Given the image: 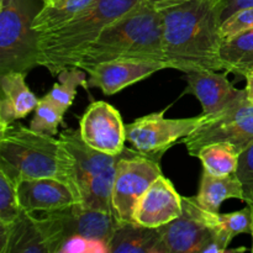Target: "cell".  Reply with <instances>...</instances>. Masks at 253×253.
Returning a JSON list of instances; mask_svg holds the SVG:
<instances>
[{
	"label": "cell",
	"instance_id": "obj_16",
	"mask_svg": "<svg viewBox=\"0 0 253 253\" xmlns=\"http://www.w3.org/2000/svg\"><path fill=\"white\" fill-rule=\"evenodd\" d=\"M64 235V241L72 236H81L93 241L103 242L108 246L120 222L115 215L89 209L79 204L56 210Z\"/></svg>",
	"mask_w": 253,
	"mask_h": 253
},
{
	"label": "cell",
	"instance_id": "obj_19",
	"mask_svg": "<svg viewBox=\"0 0 253 253\" xmlns=\"http://www.w3.org/2000/svg\"><path fill=\"white\" fill-rule=\"evenodd\" d=\"M194 199L208 211L220 214V207L225 200L239 199L244 202V187L236 173L217 177L203 170L199 192Z\"/></svg>",
	"mask_w": 253,
	"mask_h": 253
},
{
	"label": "cell",
	"instance_id": "obj_14",
	"mask_svg": "<svg viewBox=\"0 0 253 253\" xmlns=\"http://www.w3.org/2000/svg\"><path fill=\"white\" fill-rule=\"evenodd\" d=\"M166 68H169L166 62L146 59L104 62L86 71L89 76L88 85L99 88L105 95L110 96Z\"/></svg>",
	"mask_w": 253,
	"mask_h": 253
},
{
	"label": "cell",
	"instance_id": "obj_21",
	"mask_svg": "<svg viewBox=\"0 0 253 253\" xmlns=\"http://www.w3.org/2000/svg\"><path fill=\"white\" fill-rule=\"evenodd\" d=\"M94 0H56L46 2L40 9L32 22V29L37 34L51 31L81 14Z\"/></svg>",
	"mask_w": 253,
	"mask_h": 253
},
{
	"label": "cell",
	"instance_id": "obj_6",
	"mask_svg": "<svg viewBox=\"0 0 253 253\" xmlns=\"http://www.w3.org/2000/svg\"><path fill=\"white\" fill-rule=\"evenodd\" d=\"M158 230L167 253H225L232 242L220 214L205 210L194 197H183L182 214Z\"/></svg>",
	"mask_w": 253,
	"mask_h": 253
},
{
	"label": "cell",
	"instance_id": "obj_26",
	"mask_svg": "<svg viewBox=\"0 0 253 253\" xmlns=\"http://www.w3.org/2000/svg\"><path fill=\"white\" fill-rule=\"evenodd\" d=\"M66 111L43 96L37 103L35 115L30 123V127L37 132L54 136L58 133V126L62 123Z\"/></svg>",
	"mask_w": 253,
	"mask_h": 253
},
{
	"label": "cell",
	"instance_id": "obj_9",
	"mask_svg": "<svg viewBox=\"0 0 253 253\" xmlns=\"http://www.w3.org/2000/svg\"><path fill=\"white\" fill-rule=\"evenodd\" d=\"M167 109L136 119L126 125V140L137 152L161 161L165 152L179 140L192 135L205 120L207 115L183 119H166Z\"/></svg>",
	"mask_w": 253,
	"mask_h": 253
},
{
	"label": "cell",
	"instance_id": "obj_18",
	"mask_svg": "<svg viewBox=\"0 0 253 253\" xmlns=\"http://www.w3.org/2000/svg\"><path fill=\"white\" fill-rule=\"evenodd\" d=\"M109 253H167L160 230L136 222L119 225L109 242Z\"/></svg>",
	"mask_w": 253,
	"mask_h": 253
},
{
	"label": "cell",
	"instance_id": "obj_33",
	"mask_svg": "<svg viewBox=\"0 0 253 253\" xmlns=\"http://www.w3.org/2000/svg\"><path fill=\"white\" fill-rule=\"evenodd\" d=\"M245 79H246V86H245V89H246L247 99H249L250 103L253 105V69L246 74Z\"/></svg>",
	"mask_w": 253,
	"mask_h": 253
},
{
	"label": "cell",
	"instance_id": "obj_34",
	"mask_svg": "<svg viewBox=\"0 0 253 253\" xmlns=\"http://www.w3.org/2000/svg\"><path fill=\"white\" fill-rule=\"evenodd\" d=\"M247 205H250V208H251V210H252V219H253V199H251V200H249V202L246 203ZM252 249H251V252L253 253V230H252Z\"/></svg>",
	"mask_w": 253,
	"mask_h": 253
},
{
	"label": "cell",
	"instance_id": "obj_2",
	"mask_svg": "<svg viewBox=\"0 0 253 253\" xmlns=\"http://www.w3.org/2000/svg\"><path fill=\"white\" fill-rule=\"evenodd\" d=\"M115 59L166 62L161 11L153 9L146 0H141L131 11L106 27L76 67L86 72Z\"/></svg>",
	"mask_w": 253,
	"mask_h": 253
},
{
	"label": "cell",
	"instance_id": "obj_17",
	"mask_svg": "<svg viewBox=\"0 0 253 253\" xmlns=\"http://www.w3.org/2000/svg\"><path fill=\"white\" fill-rule=\"evenodd\" d=\"M21 209L27 212H51L78 204L68 184L54 178L25 179L17 187Z\"/></svg>",
	"mask_w": 253,
	"mask_h": 253
},
{
	"label": "cell",
	"instance_id": "obj_4",
	"mask_svg": "<svg viewBox=\"0 0 253 253\" xmlns=\"http://www.w3.org/2000/svg\"><path fill=\"white\" fill-rule=\"evenodd\" d=\"M0 170L17 182L54 178L71 187L68 157L59 140L24 125L0 131Z\"/></svg>",
	"mask_w": 253,
	"mask_h": 253
},
{
	"label": "cell",
	"instance_id": "obj_11",
	"mask_svg": "<svg viewBox=\"0 0 253 253\" xmlns=\"http://www.w3.org/2000/svg\"><path fill=\"white\" fill-rule=\"evenodd\" d=\"M63 242V229L56 212H46V216L39 219L22 210L9 225L5 253H58Z\"/></svg>",
	"mask_w": 253,
	"mask_h": 253
},
{
	"label": "cell",
	"instance_id": "obj_24",
	"mask_svg": "<svg viewBox=\"0 0 253 253\" xmlns=\"http://www.w3.org/2000/svg\"><path fill=\"white\" fill-rule=\"evenodd\" d=\"M85 73L86 72L84 69L78 68V67L63 69L57 76L58 82L44 96L57 106H59L62 110L67 111L73 104L78 86L88 89Z\"/></svg>",
	"mask_w": 253,
	"mask_h": 253
},
{
	"label": "cell",
	"instance_id": "obj_28",
	"mask_svg": "<svg viewBox=\"0 0 253 253\" xmlns=\"http://www.w3.org/2000/svg\"><path fill=\"white\" fill-rule=\"evenodd\" d=\"M236 175L244 187V202L247 203L253 199V143L240 155Z\"/></svg>",
	"mask_w": 253,
	"mask_h": 253
},
{
	"label": "cell",
	"instance_id": "obj_30",
	"mask_svg": "<svg viewBox=\"0 0 253 253\" xmlns=\"http://www.w3.org/2000/svg\"><path fill=\"white\" fill-rule=\"evenodd\" d=\"M109 253L108 246L103 242L93 241L81 236H72L63 242L58 253Z\"/></svg>",
	"mask_w": 253,
	"mask_h": 253
},
{
	"label": "cell",
	"instance_id": "obj_3",
	"mask_svg": "<svg viewBox=\"0 0 253 253\" xmlns=\"http://www.w3.org/2000/svg\"><path fill=\"white\" fill-rule=\"evenodd\" d=\"M141 0H94L67 24L39 35V61L52 76L77 66L104 30Z\"/></svg>",
	"mask_w": 253,
	"mask_h": 253
},
{
	"label": "cell",
	"instance_id": "obj_32",
	"mask_svg": "<svg viewBox=\"0 0 253 253\" xmlns=\"http://www.w3.org/2000/svg\"><path fill=\"white\" fill-rule=\"evenodd\" d=\"M146 1H147L153 9L158 10V11H162V10L175 6V5L183 4V2L189 1V0H146Z\"/></svg>",
	"mask_w": 253,
	"mask_h": 253
},
{
	"label": "cell",
	"instance_id": "obj_35",
	"mask_svg": "<svg viewBox=\"0 0 253 253\" xmlns=\"http://www.w3.org/2000/svg\"><path fill=\"white\" fill-rule=\"evenodd\" d=\"M41 1L43 2V4H46V2H49V1H51V0H41Z\"/></svg>",
	"mask_w": 253,
	"mask_h": 253
},
{
	"label": "cell",
	"instance_id": "obj_12",
	"mask_svg": "<svg viewBox=\"0 0 253 253\" xmlns=\"http://www.w3.org/2000/svg\"><path fill=\"white\" fill-rule=\"evenodd\" d=\"M79 132L86 145L111 156L123 153L127 141L120 113L106 101H94L89 105L79 123Z\"/></svg>",
	"mask_w": 253,
	"mask_h": 253
},
{
	"label": "cell",
	"instance_id": "obj_10",
	"mask_svg": "<svg viewBox=\"0 0 253 253\" xmlns=\"http://www.w3.org/2000/svg\"><path fill=\"white\" fill-rule=\"evenodd\" d=\"M160 162L141 155L135 148L124 150L116 167L111 197L114 215L120 224L135 222L133 210L136 204L151 184L162 175Z\"/></svg>",
	"mask_w": 253,
	"mask_h": 253
},
{
	"label": "cell",
	"instance_id": "obj_23",
	"mask_svg": "<svg viewBox=\"0 0 253 253\" xmlns=\"http://www.w3.org/2000/svg\"><path fill=\"white\" fill-rule=\"evenodd\" d=\"M197 158L202 162L203 170L212 175L222 177L236 173L240 152L230 143H211L203 147Z\"/></svg>",
	"mask_w": 253,
	"mask_h": 253
},
{
	"label": "cell",
	"instance_id": "obj_20",
	"mask_svg": "<svg viewBox=\"0 0 253 253\" xmlns=\"http://www.w3.org/2000/svg\"><path fill=\"white\" fill-rule=\"evenodd\" d=\"M220 63L222 71L240 77L253 69V27L224 39L220 47Z\"/></svg>",
	"mask_w": 253,
	"mask_h": 253
},
{
	"label": "cell",
	"instance_id": "obj_1",
	"mask_svg": "<svg viewBox=\"0 0 253 253\" xmlns=\"http://www.w3.org/2000/svg\"><path fill=\"white\" fill-rule=\"evenodd\" d=\"M162 46L169 68L221 71V0H189L161 11Z\"/></svg>",
	"mask_w": 253,
	"mask_h": 253
},
{
	"label": "cell",
	"instance_id": "obj_5",
	"mask_svg": "<svg viewBox=\"0 0 253 253\" xmlns=\"http://www.w3.org/2000/svg\"><path fill=\"white\" fill-rule=\"evenodd\" d=\"M58 140L68 157L71 188L78 204L114 215L113 187L124 151L111 156L94 150L84 142L79 130L73 128L62 131Z\"/></svg>",
	"mask_w": 253,
	"mask_h": 253
},
{
	"label": "cell",
	"instance_id": "obj_22",
	"mask_svg": "<svg viewBox=\"0 0 253 253\" xmlns=\"http://www.w3.org/2000/svg\"><path fill=\"white\" fill-rule=\"evenodd\" d=\"M26 73L22 72H10L0 76L2 98L9 101L19 119H24L35 110L40 99L30 90L25 82Z\"/></svg>",
	"mask_w": 253,
	"mask_h": 253
},
{
	"label": "cell",
	"instance_id": "obj_36",
	"mask_svg": "<svg viewBox=\"0 0 253 253\" xmlns=\"http://www.w3.org/2000/svg\"><path fill=\"white\" fill-rule=\"evenodd\" d=\"M51 1H56V0H51ZM51 1H49V2H51Z\"/></svg>",
	"mask_w": 253,
	"mask_h": 253
},
{
	"label": "cell",
	"instance_id": "obj_13",
	"mask_svg": "<svg viewBox=\"0 0 253 253\" xmlns=\"http://www.w3.org/2000/svg\"><path fill=\"white\" fill-rule=\"evenodd\" d=\"M188 86L184 93L200 101L203 114L214 116L247 98L246 89H237L225 74L214 69L189 71L185 73Z\"/></svg>",
	"mask_w": 253,
	"mask_h": 253
},
{
	"label": "cell",
	"instance_id": "obj_27",
	"mask_svg": "<svg viewBox=\"0 0 253 253\" xmlns=\"http://www.w3.org/2000/svg\"><path fill=\"white\" fill-rule=\"evenodd\" d=\"M220 221L227 234L234 240L235 237L242 234L252 235L253 230V219L252 210L250 205L244 209L229 214H220Z\"/></svg>",
	"mask_w": 253,
	"mask_h": 253
},
{
	"label": "cell",
	"instance_id": "obj_29",
	"mask_svg": "<svg viewBox=\"0 0 253 253\" xmlns=\"http://www.w3.org/2000/svg\"><path fill=\"white\" fill-rule=\"evenodd\" d=\"M253 27V7H247L227 17L221 25V34L224 39L234 36L239 32Z\"/></svg>",
	"mask_w": 253,
	"mask_h": 253
},
{
	"label": "cell",
	"instance_id": "obj_8",
	"mask_svg": "<svg viewBox=\"0 0 253 253\" xmlns=\"http://www.w3.org/2000/svg\"><path fill=\"white\" fill-rule=\"evenodd\" d=\"M182 141L192 157H197L205 146L219 142L230 143L241 155L253 143V105L245 98L217 115L207 116V120Z\"/></svg>",
	"mask_w": 253,
	"mask_h": 253
},
{
	"label": "cell",
	"instance_id": "obj_7",
	"mask_svg": "<svg viewBox=\"0 0 253 253\" xmlns=\"http://www.w3.org/2000/svg\"><path fill=\"white\" fill-rule=\"evenodd\" d=\"M40 9L36 0H0V76L40 66V34L32 29Z\"/></svg>",
	"mask_w": 253,
	"mask_h": 253
},
{
	"label": "cell",
	"instance_id": "obj_25",
	"mask_svg": "<svg viewBox=\"0 0 253 253\" xmlns=\"http://www.w3.org/2000/svg\"><path fill=\"white\" fill-rule=\"evenodd\" d=\"M19 183L0 170V222L2 224H12L22 211L17 193Z\"/></svg>",
	"mask_w": 253,
	"mask_h": 253
},
{
	"label": "cell",
	"instance_id": "obj_31",
	"mask_svg": "<svg viewBox=\"0 0 253 253\" xmlns=\"http://www.w3.org/2000/svg\"><path fill=\"white\" fill-rule=\"evenodd\" d=\"M247 7H253V0H221V21Z\"/></svg>",
	"mask_w": 253,
	"mask_h": 253
},
{
	"label": "cell",
	"instance_id": "obj_15",
	"mask_svg": "<svg viewBox=\"0 0 253 253\" xmlns=\"http://www.w3.org/2000/svg\"><path fill=\"white\" fill-rule=\"evenodd\" d=\"M182 198L173 183L160 175L136 204L133 221L151 229L165 226L182 214Z\"/></svg>",
	"mask_w": 253,
	"mask_h": 253
}]
</instances>
